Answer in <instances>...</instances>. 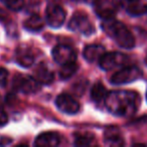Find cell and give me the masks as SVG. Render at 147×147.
<instances>
[{
    "label": "cell",
    "instance_id": "1",
    "mask_svg": "<svg viewBox=\"0 0 147 147\" xmlns=\"http://www.w3.org/2000/svg\"><path fill=\"white\" fill-rule=\"evenodd\" d=\"M107 109L116 116H130L137 111L140 97L133 91H112L105 98Z\"/></svg>",
    "mask_w": 147,
    "mask_h": 147
},
{
    "label": "cell",
    "instance_id": "6",
    "mask_svg": "<svg viewBox=\"0 0 147 147\" xmlns=\"http://www.w3.org/2000/svg\"><path fill=\"white\" fill-rule=\"evenodd\" d=\"M13 86L19 92L24 94H32L40 89V84L35 78L18 75L13 80Z\"/></svg>",
    "mask_w": 147,
    "mask_h": 147
},
{
    "label": "cell",
    "instance_id": "24",
    "mask_svg": "<svg viewBox=\"0 0 147 147\" xmlns=\"http://www.w3.org/2000/svg\"><path fill=\"white\" fill-rule=\"evenodd\" d=\"M7 17H8L7 13L5 12V11L3 10L2 8H0V21H4V20H6Z\"/></svg>",
    "mask_w": 147,
    "mask_h": 147
},
{
    "label": "cell",
    "instance_id": "18",
    "mask_svg": "<svg viewBox=\"0 0 147 147\" xmlns=\"http://www.w3.org/2000/svg\"><path fill=\"white\" fill-rule=\"evenodd\" d=\"M77 71H78V65L76 61L65 63V65H61V67L59 69V77L63 80H67L71 77H73L77 73Z\"/></svg>",
    "mask_w": 147,
    "mask_h": 147
},
{
    "label": "cell",
    "instance_id": "21",
    "mask_svg": "<svg viewBox=\"0 0 147 147\" xmlns=\"http://www.w3.org/2000/svg\"><path fill=\"white\" fill-rule=\"evenodd\" d=\"M4 5H6L7 8L13 11H19L24 5L23 0H0Z\"/></svg>",
    "mask_w": 147,
    "mask_h": 147
},
{
    "label": "cell",
    "instance_id": "22",
    "mask_svg": "<svg viewBox=\"0 0 147 147\" xmlns=\"http://www.w3.org/2000/svg\"><path fill=\"white\" fill-rule=\"evenodd\" d=\"M8 79V71L3 67H0V87H5Z\"/></svg>",
    "mask_w": 147,
    "mask_h": 147
},
{
    "label": "cell",
    "instance_id": "20",
    "mask_svg": "<svg viewBox=\"0 0 147 147\" xmlns=\"http://www.w3.org/2000/svg\"><path fill=\"white\" fill-rule=\"evenodd\" d=\"M93 135L89 133H84V134H78L75 139V144L77 146H87L90 145L93 141Z\"/></svg>",
    "mask_w": 147,
    "mask_h": 147
},
{
    "label": "cell",
    "instance_id": "27",
    "mask_svg": "<svg viewBox=\"0 0 147 147\" xmlns=\"http://www.w3.org/2000/svg\"><path fill=\"white\" fill-rule=\"evenodd\" d=\"M146 97H147V94H146Z\"/></svg>",
    "mask_w": 147,
    "mask_h": 147
},
{
    "label": "cell",
    "instance_id": "25",
    "mask_svg": "<svg viewBox=\"0 0 147 147\" xmlns=\"http://www.w3.org/2000/svg\"><path fill=\"white\" fill-rule=\"evenodd\" d=\"M137 2H139V0H125L126 6H128V5H130V4H133V3H137Z\"/></svg>",
    "mask_w": 147,
    "mask_h": 147
},
{
    "label": "cell",
    "instance_id": "4",
    "mask_svg": "<svg viewBox=\"0 0 147 147\" xmlns=\"http://www.w3.org/2000/svg\"><path fill=\"white\" fill-rule=\"evenodd\" d=\"M141 71L140 69L137 67H126L121 69L120 71H116V73L111 77L110 81L113 85H123V84H129L134 81L138 80L141 77Z\"/></svg>",
    "mask_w": 147,
    "mask_h": 147
},
{
    "label": "cell",
    "instance_id": "14",
    "mask_svg": "<svg viewBox=\"0 0 147 147\" xmlns=\"http://www.w3.org/2000/svg\"><path fill=\"white\" fill-rule=\"evenodd\" d=\"M105 142L110 146H122V145H124V140L121 136L120 131L115 127H111L106 130Z\"/></svg>",
    "mask_w": 147,
    "mask_h": 147
},
{
    "label": "cell",
    "instance_id": "2",
    "mask_svg": "<svg viewBox=\"0 0 147 147\" xmlns=\"http://www.w3.org/2000/svg\"><path fill=\"white\" fill-rule=\"evenodd\" d=\"M102 27L119 47L123 49H132L135 45V39L132 32L120 21L115 20L114 18L104 19Z\"/></svg>",
    "mask_w": 147,
    "mask_h": 147
},
{
    "label": "cell",
    "instance_id": "23",
    "mask_svg": "<svg viewBox=\"0 0 147 147\" xmlns=\"http://www.w3.org/2000/svg\"><path fill=\"white\" fill-rule=\"evenodd\" d=\"M7 122H8V115L3 109L0 108V127L6 125Z\"/></svg>",
    "mask_w": 147,
    "mask_h": 147
},
{
    "label": "cell",
    "instance_id": "15",
    "mask_svg": "<svg viewBox=\"0 0 147 147\" xmlns=\"http://www.w3.org/2000/svg\"><path fill=\"white\" fill-rule=\"evenodd\" d=\"M16 61L23 67H29L34 63V57L29 49H19L16 53Z\"/></svg>",
    "mask_w": 147,
    "mask_h": 147
},
{
    "label": "cell",
    "instance_id": "11",
    "mask_svg": "<svg viewBox=\"0 0 147 147\" xmlns=\"http://www.w3.org/2000/svg\"><path fill=\"white\" fill-rule=\"evenodd\" d=\"M61 138L57 132H45L39 134L34 141L37 147H55L59 144Z\"/></svg>",
    "mask_w": 147,
    "mask_h": 147
},
{
    "label": "cell",
    "instance_id": "3",
    "mask_svg": "<svg viewBox=\"0 0 147 147\" xmlns=\"http://www.w3.org/2000/svg\"><path fill=\"white\" fill-rule=\"evenodd\" d=\"M69 27L71 30L85 35H90L95 31L94 25L92 24L89 17L82 12H77L71 16L69 22Z\"/></svg>",
    "mask_w": 147,
    "mask_h": 147
},
{
    "label": "cell",
    "instance_id": "7",
    "mask_svg": "<svg viewBox=\"0 0 147 147\" xmlns=\"http://www.w3.org/2000/svg\"><path fill=\"white\" fill-rule=\"evenodd\" d=\"M53 57L57 63L65 65V63L76 61L77 53L71 47L65 45H59L53 47Z\"/></svg>",
    "mask_w": 147,
    "mask_h": 147
},
{
    "label": "cell",
    "instance_id": "16",
    "mask_svg": "<svg viewBox=\"0 0 147 147\" xmlns=\"http://www.w3.org/2000/svg\"><path fill=\"white\" fill-rule=\"evenodd\" d=\"M24 27L29 31H32V32H36L39 31L43 28V20L39 15L37 14H32L31 16H29L26 20L24 21Z\"/></svg>",
    "mask_w": 147,
    "mask_h": 147
},
{
    "label": "cell",
    "instance_id": "26",
    "mask_svg": "<svg viewBox=\"0 0 147 147\" xmlns=\"http://www.w3.org/2000/svg\"><path fill=\"white\" fill-rule=\"evenodd\" d=\"M145 63H146V65H147V55H146V57H145Z\"/></svg>",
    "mask_w": 147,
    "mask_h": 147
},
{
    "label": "cell",
    "instance_id": "17",
    "mask_svg": "<svg viewBox=\"0 0 147 147\" xmlns=\"http://www.w3.org/2000/svg\"><path fill=\"white\" fill-rule=\"evenodd\" d=\"M107 95V90L104 87V85L101 83H97L93 86L92 91H91V97L92 100L96 103H101L105 100Z\"/></svg>",
    "mask_w": 147,
    "mask_h": 147
},
{
    "label": "cell",
    "instance_id": "19",
    "mask_svg": "<svg viewBox=\"0 0 147 147\" xmlns=\"http://www.w3.org/2000/svg\"><path fill=\"white\" fill-rule=\"evenodd\" d=\"M127 11L131 15H135V16L136 15H141L147 12V6L144 4H141L140 2L133 3V4H130L127 6Z\"/></svg>",
    "mask_w": 147,
    "mask_h": 147
},
{
    "label": "cell",
    "instance_id": "12",
    "mask_svg": "<svg viewBox=\"0 0 147 147\" xmlns=\"http://www.w3.org/2000/svg\"><path fill=\"white\" fill-rule=\"evenodd\" d=\"M105 53V49L100 45H87L83 51V55L89 63H96L102 57Z\"/></svg>",
    "mask_w": 147,
    "mask_h": 147
},
{
    "label": "cell",
    "instance_id": "5",
    "mask_svg": "<svg viewBox=\"0 0 147 147\" xmlns=\"http://www.w3.org/2000/svg\"><path fill=\"white\" fill-rule=\"evenodd\" d=\"M129 61V57L122 53H105L99 59L100 67L105 71H111L117 67L124 65Z\"/></svg>",
    "mask_w": 147,
    "mask_h": 147
},
{
    "label": "cell",
    "instance_id": "13",
    "mask_svg": "<svg viewBox=\"0 0 147 147\" xmlns=\"http://www.w3.org/2000/svg\"><path fill=\"white\" fill-rule=\"evenodd\" d=\"M35 79L38 81L39 84L49 85L53 83L55 76H53V71H51L49 67H47L45 63H40L37 65L35 69Z\"/></svg>",
    "mask_w": 147,
    "mask_h": 147
},
{
    "label": "cell",
    "instance_id": "10",
    "mask_svg": "<svg viewBox=\"0 0 147 147\" xmlns=\"http://www.w3.org/2000/svg\"><path fill=\"white\" fill-rule=\"evenodd\" d=\"M95 12L103 19L114 18L117 12L116 4L109 0H96L94 3Z\"/></svg>",
    "mask_w": 147,
    "mask_h": 147
},
{
    "label": "cell",
    "instance_id": "9",
    "mask_svg": "<svg viewBox=\"0 0 147 147\" xmlns=\"http://www.w3.org/2000/svg\"><path fill=\"white\" fill-rule=\"evenodd\" d=\"M45 17H47V22L49 23V26L57 28L61 26L63 23L65 22V12L63 7L59 5H49L47 9Z\"/></svg>",
    "mask_w": 147,
    "mask_h": 147
},
{
    "label": "cell",
    "instance_id": "8",
    "mask_svg": "<svg viewBox=\"0 0 147 147\" xmlns=\"http://www.w3.org/2000/svg\"><path fill=\"white\" fill-rule=\"evenodd\" d=\"M55 104L61 112L67 114H76L80 110V104L78 101L67 94H61L57 96Z\"/></svg>",
    "mask_w": 147,
    "mask_h": 147
}]
</instances>
